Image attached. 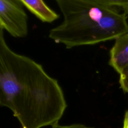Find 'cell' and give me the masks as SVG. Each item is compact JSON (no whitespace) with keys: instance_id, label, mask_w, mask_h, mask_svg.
Returning a JSON list of instances; mask_svg holds the SVG:
<instances>
[{"instance_id":"cell-1","label":"cell","mask_w":128,"mask_h":128,"mask_svg":"<svg viewBox=\"0 0 128 128\" xmlns=\"http://www.w3.org/2000/svg\"><path fill=\"white\" fill-rule=\"evenodd\" d=\"M0 104L10 108L22 127L58 124L66 107L56 80L30 58L15 52L0 28Z\"/></svg>"},{"instance_id":"cell-2","label":"cell","mask_w":128,"mask_h":128,"mask_svg":"<svg viewBox=\"0 0 128 128\" xmlns=\"http://www.w3.org/2000/svg\"><path fill=\"white\" fill-rule=\"evenodd\" d=\"M63 20L49 38L66 48L115 40L128 32V16L116 8L89 0H54Z\"/></svg>"},{"instance_id":"cell-3","label":"cell","mask_w":128,"mask_h":128,"mask_svg":"<svg viewBox=\"0 0 128 128\" xmlns=\"http://www.w3.org/2000/svg\"><path fill=\"white\" fill-rule=\"evenodd\" d=\"M20 0H0V28L16 38L28 34V17Z\"/></svg>"},{"instance_id":"cell-4","label":"cell","mask_w":128,"mask_h":128,"mask_svg":"<svg viewBox=\"0 0 128 128\" xmlns=\"http://www.w3.org/2000/svg\"><path fill=\"white\" fill-rule=\"evenodd\" d=\"M110 51L108 64L119 74L128 65V32L114 40Z\"/></svg>"},{"instance_id":"cell-5","label":"cell","mask_w":128,"mask_h":128,"mask_svg":"<svg viewBox=\"0 0 128 128\" xmlns=\"http://www.w3.org/2000/svg\"><path fill=\"white\" fill-rule=\"evenodd\" d=\"M28 10L44 22L50 23L59 16L49 8L43 0H20Z\"/></svg>"},{"instance_id":"cell-6","label":"cell","mask_w":128,"mask_h":128,"mask_svg":"<svg viewBox=\"0 0 128 128\" xmlns=\"http://www.w3.org/2000/svg\"><path fill=\"white\" fill-rule=\"evenodd\" d=\"M108 6L118 8L128 16V0H89Z\"/></svg>"},{"instance_id":"cell-7","label":"cell","mask_w":128,"mask_h":128,"mask_svg":"<svg viewBox=\"0 0 128 128\" xmlns=\"http://www.w3.org/2000/svg\"><path fill=\"white\" fill-rule=\"evenodd\" d=\"M119 82L120 88L125 92L128 93V65L120 74Z\"/></svg>"},{"instance_id":"cell-8","label":"cell","mask_w":128,"mask_h":128,"mask_svg":"<svg viewBox=\"0 0 128 128\" xmlns=\"http://www.w3.org/2000/svg\"><path fill=\"white\" fill-rule=\"evenodd\" d=\"M52 128H94L87 126L82 124H73L68 126H60L58 124L52 126Z\"/></svg>"},{"instance_id":"cell-9","label":"cell","mask_w":128,"mask_h":128,"mask_svg":"<svg viewBox=\"0 0 128 128\" xmlns=\"http://www.w3.org/2000/svg\"><path fill=\"white\" fill-rule=\"evenodd\" d=\"M123 128H128V110L126 112L125 114Z\"/></svg>"},{"instance_id":"cell-10","label":"cell","mask_w":128,"mask_h":128,"mask_svg":"<svg viewBox=\"0 0 128 128\" xmlns=\"http://www.w3.org/2000/svg\"><path fill=\"white\" fill-rule=\"evenodd\" d=\"M22 128H26V127H22Z\"/></svg>"}]
</instances>
